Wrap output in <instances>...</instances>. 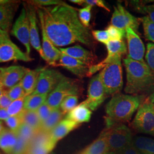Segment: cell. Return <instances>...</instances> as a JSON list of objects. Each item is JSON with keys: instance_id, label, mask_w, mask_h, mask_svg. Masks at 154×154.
<instances>
[{"instance_id": "6da1fadb", "label": "cell", "mask_w": 154, "mask_h": 154, "mask_svg": "<svg viewBox=\"0 0 154 154\" xmlns=\"http://www.w3.org/2000/svg\"><path fill=\"white\" fill-rule=\"evenodd\" d=\"M37 9L42 17L46 32L55 46L62 47L76 42L88 47L94 45L92 34L80 21L75 8L63 2L58 5Z\"/></svg>"}, {"instance_id": "7a4b0ae2", "label": "cell", "mask_w": 154, "mask_h": 154, "mask_svg": "<svg viewBox=\"0 0 154 154\" xmlns=\"http://www.w3.org/2000/svg\"><path fill=\"white\" fill-rule=\"evenodd\" d=\"M144 98L143 95H114L106 106L107 128L129 121L138 111Z\"/></svg>"}, {"instance_id": "3957f363", "label": "cell", "mask_w": 154, "mask_h": 154, "mask_svg": "<svg viewBox=\"0 0 154 154\" xmlns=\"http://www.w3.org/2000/svg\"><path fill=\"white\" fill-rule=\"evenodd\" d=\"M123 62L126 72V93L139 95L154 87V74L146 62L135 61L127 56Z\"/></svg>"}, {"instance_id": "277c9868", "label": "cell", "mask_w": 154, "mask_h": 154, "mask_svg": "<svg viewBox=\"0 0 154 154\" xmlns=\"http://www.w3.org/2000/svg\"><path fill=\"white\" fill-rule=\"evenodd\" d=\"M122 57V55H118L111 58L99 73L100 80L108 97L119 93L123 88Z\"/></svg>"}, {"instance_id": "5b68a950", "label": "cell", "mask_w": 154, "mask_h": 154, "mask_svg": "<svg viewBox=\"0 0 154 154\" xmlns=\"http://www.w3.org/2000/svg\"><path fill=\"white\" fill-rule=\"evenodd\" d=\"M81 90V86L78 81L64 77L54 90L49 94L46 103L53 109H60L63 99L70 95L78 96Z\"/></svg>"}, {"instance_id": "8992f818", "label": "cell", "mask_w": 154, "mask_h": 154, "mask_svg": "<svg viewBox=\"0 0 154 154\" xmlns=\"http://www.w3.org/2000/svg\"><path fill=\"white\" fill-rule=\"evenodd\" d=\"M132 125L138 132L154 135V103L147 98L138 109Z\"/></svg>"}, {"instance_id": "52a82bcc", "label": "cell", "mask_w": 154, "mask_h": 154, "mask_svg": "<svg viewBox=\"0 0 154 154\" xmlns=\"http://www.w3.org/2000/svg\"><path fill=\"white\" fill-rule=\"evenodd\" d=\"M107 142L110 151L118 152L132 143V132L123 123L116 124L107 128Z\"/></svg>"}, {"instance_id": "ba28073f", "label": "cell", "mask_w": 154, "mask_h": 154, "mask_svg": "<svg viewBox=\"0 0 154 154\" xmlns=\"http://www.w3.org/2000/svg\"><path fill=\"white\" fill-rule=\"evenodd\" d=\"M114 12L111 18V25L116 28L125 30L130 28L136 33L138 32L140 18L132 15L121 3L114 6Z\"/></svg>"}, {"instance_id": "9c48e42d", "label": "cell", "mask_w": 154, "mask_h": 154, "mask_svg": "<svg viewBox=\"0 0 154 154\" xmlns=\"http://www.w3.org/2000/svg\"><path fill=\"white\" fill-rule=\"evenodd\" d=\"M107 97L98 74L90 80L87 99L81 103L86 106L91 111H94L99 107Z\"/></svg>"}, {"instance_id": "30bf717a", "label": "cell", "mask_w": 154, "mask_h": 154, "mask_svg": "<svg viewBox=\"0 0 154 154\" xmlns=\"http://www.w3.org/2000/svg\"><path fill=\"white\" fill-rule=\"evenodd\" d=\"M65 77L61 72L52 69H46L40 72L36 88L32 94H49Z\"/></svg>"}, {"instance_id": "8fae6325", "label": "cell", "mask_w": 154, "mask_h": 154, "mask_svg": "<svg viewBox=\"0 0 154 154\" xmlns=\"http://www.w3.org/2000/svg\"><path fill=\"white\" fill-rule=\"evenodd\" d=\"M11 34L25 46L27 54L30 55L31 52L30 23L26 9L24 6L13 25Z\"/></svg>"}, {"instance_id": "7c38bea8", "label": "cell", "mask_w": 154, "mask_h": 154, "mask_svg": "<svg viewBox=\"0 0 154 154\" xmlns=\"http://www.w3.org/2000/svg\"><path fill=\"white\" fill-rule=\"evenodd\" d=\"M33 60L30 55L23 52L11 39L0 42V63L11 61L30 62Z\"/></svg>"}, {"instance_id": "4fadbf2b", "label": "cell", "mask_w": 154, "mask_h": 154, "mask_svg": "<svg viewBox=\"0 0 154 154\" xmlns=\"http://www.w3.org/2000/svg\"><path fill=\"white\" fill-rule=\"evenodd\" d=\"M37 11L42 32V48L44 55V60L50 66H56L61 57L62 53L60 50L57 49L50 41L46 32L42 16L37 9Z\"/></svg>"}, {"instance_id": "5bb4252c", "label": "cell", "mask_w": 154, "mask_h": 154, "mask_svg": "<svg viewBox=\"0 0 154 154\" xmlns=\"http://www.w3.org/2000/svg\"><path fill=\"white\" fill-rule=\"evenodd\" d=\"M23 4L26 9L29 20L30 44L34 49L38 51L40 56L44 60V55L42 48V45L41 44L38 28L37 25V8L28 2V1Z\"/></svg>"}, {"instance_id": "9a60e30c", "label": "cell", "mask_w": 154, "mask_h": 154, "mask_svg": "<svg viewBox=\"0 0 154 154\" xmlns=\"http://www.w3.org/2000/svg\"><path fill=\"white\" fill-rule=\"evenodd\" d=\"M128 54L127 57L135 61L144 62L145 47L138 34L131 28L126 29Z\"/></svg>"}, {"instance_id": "2e32d148", "label": "cell", "mask_w": 154, "mask_h": 154, "mask_svg": "<svg viewBox=\"0 0 154 154\" xmlns=\"http://www.w3.org/2000/svg\"><path fill=\"white\" fill-rule=\"evenodd\" d=\"M21 1L0 0V29L9 33Z\"/></svg>"}, {"instance_id": "e0dca14e", "label": "cell", "mask_w": 154, "mask_h": 154, "mask_svg": "<svg viewBox=\"0 0 154 154\" xmlns=\"http://www.w3.org/2000/svg\"><path fill=\"white\" fill-rule=\"evenodd\" d=\"M29 70L30 69L24 66L17 65L4 67L2 72L3 87L11 88L21 82Z\"/></svg>"}, {"instance_id": "ac0fdd59", "label": "cell", "mask_w": 154, "mask_h": 154, "mask_svg": "<svg viewBox=\"0 0 154 154\" xmlns=\"http://www.w3.org/2000/svg\"><path fill=\"white\" fill-rule=\"evenodd\" d=\"M57 66L65 68L79 78L88 77L89 66L63 53L58 62Z\"/></svg>"}, {"instance_id": "d6986e66", "label": "cell", "mask_w": 154, "mask_h": 154, "mask_svg": "<svg viewBox=\"0 0 154 154\" xmlns=\"http://www.w3.org/2000/svg\"><path fill=\"white\" fill-rule=\"evenodd\" d=\"M59 49L62 53L81 61L89 67L94 65L95 57L92 52L83 48L79 45H76L74 46L66 48H60Z\"/></svg>"}, {"instance_id": "ffe728a7", "label": "cell", "mask_w": 154, "mask_h": 154, "mask_svg": "<svg viewBox=\"0 0 154 154\" xmlns=\"http://www.w3.org/2000/svg\"><path fill=\"white\" fill-rule=\"evenodd\" d=\"M79 125L80 124L66 118L62 119L50 132L51 140L57 144L60 140L76 129Z\"/></svg>"}, {"instance_id": "44dd1931", "label": "cell", "mask_w": 154, "mask_h": 154, "mask_svg": "<svg viewBox=\"0 0 154 154\" xmlns=\"http://www.w3.org/2000/svg\"><path fill=\"white\" fill-rule=\"evenodd\" d=\"M109 151L107 134L104 131L98 138L78 154H107Z\"/></svg>"}, {"instance_id": "7402d4cb", "label": "cell", "mask_w": 154, "mask_h": 154, "mask_svg": "<svg viewBox=\"0 0 154 154\" xmlns=\"http://www.w3.org/2000/svg\"><path fill=\"white\" fill-rule=\"evenodd\" d=\"M17 141L18 135L16 131L4 128L0 134V148L6 154H11Z\"/></svg>"}, {"instance_id": "603a6c76", "label": "cell", "mask_w": 154, "mask_h": 154, "mask_svg": "<svg viewBox=\"0 0 154 154\" xmlns=\"http://www.w3.org/2000/svg\"><path fill=\"white\" fill-rule=\"evenodd\" d=\"M92 111L86 106L80 103L71 110L66 116V119L77 123L88 122L91 119Z\"/></svg>"}, {"instance_id": "cb8c5ba5", "label": "cell", "mask_w": 154, "mask_h": 154, "mask_svg": "<svg viewBox=\"0 0 154 154\" xmlns=\"http://www.w3.org/2000/svg\"><path fill=\"white\" fill-rule=\"evenodd\" d=\"M45 67H38L34 70H30L21 81L22 87L26 96L33 93L36 88L39 75Z\"/></svg>"}, {"instance_id": "d4e9b609", "label": "cell", "mask_w": 154, "mask_h": 154, "mask_svg": "<svg viewBox=\"0 0 154 154\" xmlns=\"http://www.w3.org/2000/svg\"><path fill=\"white\" fill-rule=\"evenodd\" d=\"M132 143L140 154H154V139L146 137L132 138Z\"/></svg>"}, {"instance_id": "484cf974", "label": "cell", "mask_w": 154, "mask_h": 154, "mask_svg": "<svg viewBox=\"0 0 154 154\" xmlns=\"http://www.w3.org/2000/svg\"><path fill=\"white\" fill-rule=\"evenodd\" d=\"M48 94H31L25 99L24 109L29 111H37L46 102Z\"/></svg>"}, {"instance_id": "4316f807", "label": "cell", "mask_w": 154, "mask_h": 154, "mask_svg": "<svg viewBox=\"0 0 154 154\" xmlns=\"http://www.w3.org/2000/svg\"><path fill=\"white\" fill-rule=\"evenodd\" d=\"M22 123H25L35 131H38L42 125L38 115L36 111L24 110L20 114Z\"/></svg>"}, {"instance_id": "83f0119b", "label": "cell", "mask_w": 154, "mask_h": 154, "mask_svg": "<svg viewBox=\"0 0 154 154\" xmlns=\"http://www.w3.org/2000/svg\"><path fill=\"white\" fill-rule=\"evenodd\" d=\"M64 115L60 109H53L48 119L42 123L41 130L51 132L62 120Z\"/></svg>"}, {"instance_id": "f1b7e54d", "label": "cell", "mask_w": 154, "mask_h": 154, "mask_svg": "<svg viewBox=\"0 0 154 154\" xmlns=\"http://www.w3.org/2000/svg\"><path fill=\"white\" fill-rule=\"evenodd\" d=\"M106 46L107 50V57L117 55L123 56L127 53V45L123 39L121 41L110 40Z\"/></svg>"}, {"instance_id": "f546056e", "label": "cell", "mask_w": 154, "mask_h": 154, "mask_svg": "<svg viewBox=\"0 0 154 154\" xmlns=\"http://www.w3.org/2000/svg\"><path fill=\"white\" fill-rule=\"evenodd\" d=\"M51 142L53 141L51 140L50 132H46L40 129L37 131L35 135L28 143V149L37 146L45 144Z\"/></svg>"}, {"instance_id": "4dcf8cb0", "label": "cell", "mask_w": 154, "mask_h": 154, "mask_svg": "<svg viewBox=\"0 0 154 154\" xmlns=\"http://www.w3.org/2000/svg\"><path fill=\"white\" fill-rule=\"evenodd\" d=\"M143 25L145 38L154 44V23L148 16L140 18Z\"/></svg>"}, {"instance_id": "1f68e13d", "label": "cell", "mask_w": 154, "mask_h": 154, "mask_svg": "<svg viewBox=\"0 0 154 154\" xmlns=\"http://www.w3.org/2000/svg\"><path fill=\"white\" fill-rule=\"evenodd\" d=\"M56 146V143L51 142L49 143L29 148L25 154H49Z\"/></svg>"}, {"instance_id": "d6a6232c", "label": "cell", "mask_w": 154, "mask_h": 154, "mask_svg": "<svg viewBox=\"0 0 154 154\" xmlns=\"http://www.w3.org/2000/svg\"><path fill=\"white\" fill-rule=\"evenodd\" d=\"M37 131H35L32 127L25 123H21L16 131L18 136L27 141L28 143L35 135Z\"/></svg>"}, {"instance_id": "836d02e7", "label": "cell", "mask_w": 154, "mask_h": 154, "mask_svg": "<svg viewBox=\"0 0 154 154\" xmlns=\"http://www.w3.org/2000/svg\"><path fill=\"white\" fill-rule=\"evenodd\" d=\"M26 97V96L12 102L11 105L7 109L8 112L9 116H18L25 110L24 104Z\"/></svg>"}, {"instance_id": "e575fe53", "label": "cell", "mask_w": 154, "mask_h": 154, "mask_svg": "<svg viewBox=\"0 0 154 154\" xmlns=\"http://www.w3.org/2000/svg\"><path fill=\"white\" fill-rule=\"evenodd\" d=\"M78 101V97L77 95H70L63 99L62 102L60 109L64 114L69 113L77 106Z\"/></svg>"}, {"instance_id": "d590c367", "label": "cell", "mask_w": 154, "mask_h": 154, "mask_svg": "<svg viewBox=\"0 0 154 154\" xmlns=\"http://www.w3.org/2000/svg\"><path fill=\"white\" fill-rule=\"evenodd\" d=\"M6 94L12 101L20 99L22 97L26 96L25 91L22 87L21 82H20L14 86L9 88L8 90L6 91Z\"/></svg>"}, {"instance_id": "8d00e7d4", "label": "cell", "mask_w": 154, "mask_h": 154, "mask_svg": "<svg viewBox=\"0 0 154 154\" xmlns=\"http://www.w3.org/2000/svg\"><path fill=\"white\" fill-rule=\"evenodd\" d=\"M91 9L92 6L88 5L85 6L82 9H78V17L81 22L83 25L88 28L90 26V22L91 17Z\"/></svg>"}, {"instance_id": "74e56055", "label": "cell", "mask_w": 154, "mask_h": 154, "mask_svg": "<svg viewBox=\"0 0 154 154\" xmlns=\"http://www.w3.org/2000/svg\"><path fill=\"white\" fill-rule=\"evenodd\" d=\"M109 34L110 40L121 41L126 36V31L110 25L106 29Z\"/></svg>"}, {"instance_id": "f35d334b", "label": "cell", "mask_w": 154, "mask_h": 154, "mask_svg": "<svg viewBox=\"0 0 154 154\" xmlns=\"http://www.w3.org/2000/svg\"><path fill=\"white\" fill-rule=\"evenodd\" d=\"M146 63L154 74V44L149 42L147 45V51L145 55Z\"/></svg>"}, {"instance_id": "ab89813d", "label": "cell", "mask_w": 154, "mask_h": 154, "mask_svg": "<svg viewBox=\"0 0 154 154\" xmlns=\"http://www.w3.org/2000/svg\"><path fill=\"white\" fill-rule=\"evenodd\" d=\"M135 10L139 13L147 14L149 18L154 23V4L145 5H139L133 6Z\"/></svg>"}, {"instance_id": "60d3db41", "label": "cell", "mask_w": 154, "mask_h": 154, "mask_svg": "<svg viewBox=\"0 0 154 154\" xmlns=\"http://www.w3.org/2000/svg\"><path fill=\"white\" fill-rule=\"evenodd\" d=\"M30 3L33 4L37 8H42V7H48L51 6L58 5L61 4L63 1H58V0H33L28 1Z\"/></svg>"}, {"instance_id": "b9f144b4", "label": "cell", "mask_w": 154, "mask_h": 154, "mask_svg": "<svg viewBox=\"0 0 154 154\" xmlns=\"http://www.w3.org/2000/svg\"><path fill=\"white\" fill-rule=\"evenodd\" d=\"M28 149V142L18 136L16 146L11 154H25Z\"/></svg>"}, {"instance_id": "7bdbcfd3", "label": "cell", "mask_w": 154, "mask_h": 154, "mask_svg": "<svg viewBox=\"0 0 154 154\" xmlns=\"http://www.w3.org/2000/svg\"><path fill=\"white\" fill-rule=\"evenodd\" d=\"M91 34L94 39L104 44H106L110 40L109 34L106 30H94L91 32Z\"/></svg>"}, {"instance_id": "ee69618b", "label": "cell", "mask_w": 154, "mask_h": 154, "mask_svg": "<svg viewBox=\"0 0 154 154\" xmlns=\"http://www.w3.org/2000/svg\"><path fill=\"white\" fill-rule=\"evenodd\" d=\"M53 110V109L45 102L36 111L42 123L48 119Z\"/></svg>"}, {"instance_id": "f6af8a7d", "label": "cell", "mask_w": 154, "mask_h": 154, "mask_svg": "<svg viewBox=\"0 0 154 154\" xmlns=\"http://www.w3.org/2000/svg\"><path fill=\"white\" fill-rule=\"evenodd\" d=\"M8 126L13 131H16L22 123L20 115L10 116L5 121Z\"/></svg>"}, {"instance_id": "bcb514c9", "label": "cell", "mask_w": 154, "mask_h": 154, "mask_svg": "<svg viewBox=\"0 0 154 154\" xmlns=\"http://www.w3.org/2000/svg\"><path fill=\"white\" fill-rule=\"evenodd\" d=\"M84 5H90L91 6H97L99 8H103L107 11H110V9L106 5L104 1L103 0H84Z\"/></svg>"}, {"instance_id": "7dc6e473", "label": "cell", "mask_w": 154, "mask_h": 154, "mask_svg": "<svg viewBox=\"0 0 154 154\" xmlns=\"http://www.w3.org/2000/svg\"><path fill=\"white\" fill-rule=\"evenodd\" d=\"M118 154H140L133 143H130L124 149L117 152Z\"/></svg>"}, {"instance_id": "c3c4849f", "label": "cell", "mask_w": 154, "mask_h": 154, "mask_svg": "<svg viewBox=\"0 0 154 154\" xmlns=\"http://www.w3.org/2000/svg\"><path fill=\"white\" fill-rule=\"evenodd\" d=\"M12 102L13 101L5 93L0 97V109H7L11 105Z\"/></svg>"}, {"instance_id": "681fc988", "label": "cell", "mask_w": 154, "mask_h": 154, "mask_svg": "<svg viewBox=\"0 0 154 154\" xmlns=\"http://www.w3.org/2000/svg\"><path fill=\"white\" fill-rule=\"evenodd\" d=\"M10 116L9 115L7 109H0V121H5Z\"/></svg>"}, {"instance_id": "f907efd6", "label": "cell", "mask_w": 154, "mask_h": 154, "mask_svg": "<svg viewBox=\"0 0 154 154\" xmlns=\"http://www.w3.org/2000/svg\"><path fill=\"white\" fill-rule=\"evenodd\" d=\"M8 39H10L8 33H6V32L0 29V42Z\"/></svg>"}, {"instance_id": "816d5d0a", "label": "cell", "mask_w": 154, "mask_h": 154, "mask_svg": "<svg viewBox=\"0 0 154 154\" xmlns=\"http://www.w3.org/2000/svg\"><path fill=\"white\" fill-rule=\"evenodd\" d=\"M70 2L78 4L79 5H84V0H70Z\"/></svg>"}, {"instance_id": "f5cc1de1", "label": "cell", "mask_w": 154, "mask_h": 154, "mask_svg": "<svg viewBox=\"0 0 154 154\" xmlns=\"http://www.w3.org/2000/svg\"><path fill=\"white\" fill-rule=\"evenodd\" d=\"M4 67H0V88H4L2 84V72Z\"/></svg>"}, {"instance_id": "db71d44e", "label": "cell", "mask_w": 154, "mask_h": 154, "mask_svg": "<svg viewBox=\"0 0 154 154\" xmlns=\"http://www.w3.org/2000/svg\"><path fill=\"white\" fill-rule=\"evenodd\" d=\"M147 99L149 101L152 103H154V91L150 94V95L147 98Z\"/></svg>"}, {"instance_id": "11a10c76", "label": "cell", "mask_w": 154, "mask_h": 154, "mask_svg": "<svg viewBox=\"0 0 154 154\" xmlns=\"http://www.w3.org/2000/svg\"><path fill=\"white\" fill-rule=\"evenodd\" d=\"M6 91V90H5L4 88H0V97L5 93Z\"/></svg>"}, {"instance_id": "9f6ffc18", "label": "cell", "mask_w": 154, "mask_h": 154, "mask_svg": "<svg viewBox=\"0 0 154 154\" xmlns=\"http://www.w3.org/2000/svg\"><path fill=\"white\" fill-rule=\"evenodd\" d=\"M4 127H3L2 123L0 121V134H1V132L2 131V130H4Z\"/></svg>"}, {"instance_id": "6f0895ef", "label": "cell", "mask_w": 154, "mask_h": 154, "mask_svg": "<svg viewBox=\"0 0 154 154\" xmlns=\"http://www.w3.org/2000/svg\"><path fill=\"white\" fill-rule=\"evenodd\" d=\"M107 154H118V153L117 152H116V151H109Z\"/></svg>"}, {"instance_id": "680465c9", "label": "cell", "mask_w": 154, "mask_h": 154, "mask_svg": "<svg viewBox=\"0 0 154 154\" xmlns=\"http://www.w3.org/2000/svg\"><path fill=\"white\" fill-rule=\"evenodd\" d=\"M0 154H1V153H0Z\"/></svg>"}]
</instances>
